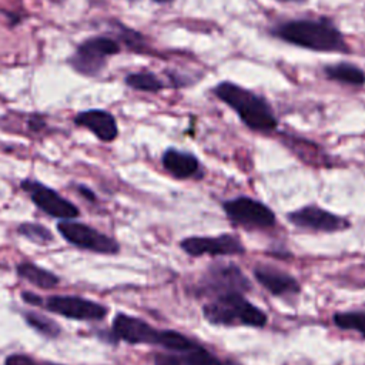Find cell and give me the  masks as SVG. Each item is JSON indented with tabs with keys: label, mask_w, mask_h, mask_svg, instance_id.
Returning <instances> with one entry per match:
<instances>
[{
	"label": "cell",
	"mask_w": 365,
	"mask_h": 365,
	"mask_svg": "<svg viewBox=\"0 0 365 365\" xmlns=\"http://www.w3.org/2000/svg\"><path fill=\"white\" fill-rule=\"evenodd\" d=\"M113 332L117 339L125 341L128 344H151L158 345L160 329L153 328L148 322L127 315L117 314L113 319Z\"/></svg>",
	"instance_id": "obj_12"
},
{
	"label": "cell",
	"mask_w": 365,
	"mask_h": 365,
	"mask_svg": "<svg viewBox=\"0 0 365 365\" xmlns=\"http://www.w3.org/2000/svg\"><path fill=\"white\" fill-rule=\"evenodd\" d=\"M251 289L250 279L244 272L231 262H218L210 265L198 279L194 292L197 297H211L231 294V292H248Z\"/></svg>",
	"instance_id": "obj_4"
},
{
	"label": "cell",
	"mask_w": 365,
	"mask_h": 365,
	"mask_svg": "<svg viewBox=\"0 0 365 365\" xmlns=\"http://www.w3.org/2000/svg\"><path fill=\"white\" fill-rule=\"evenodd\" d=\"M228 220L247 230H265L275 224V215L265 204L251 197H237L222 204Z\"/></svg>",
	"instance_id": "obj_5"
},
{
	"label": "cell",
	"mask_w": 365,
	"mask_h": 365,
	"mask_svg": "<svg viewBox=\"0 0 365 365\" xmlns=\"http://www.w3.org/2000/svg\"><path fill=\"white\" fill-rule=\"evenodd\" d=\"M279 40L312 51L348 53L349 47L342 33L327 20L297 19L278 24L271 30Z\"/></svg>",
	"instance_id": "obj_1"
},
{
	"label": "cell",
	"mask_w": 365,
	"mask_h": 365,
	"mask_svg": "<svg viewBox=\"0 0 365 365\" xmlns=\"http://www.w3.org/2000/svg\"><path fill=\"white\" fill-rule=\"evenodd\" d=\"M24 318L31 328H34L43 335L57 336L60 334V328L57 327V324L44 315H40L37 312H26Z\"/></svg>",
	"instance_id": "obj_23"
},
{
	"label": "cell",
	"mask_w": 365,
	"mask_h": 365,
	"mask_svg": "<svg viewBox=\"0 0 365 365\" xmlns=\"http://www.w3.org/2000/svg\"><path fill=\"white\" fill-rule=\"evenodd\" d=\"M202 315L212 325L262 328L267 324L265 312L252 305L244 294L240 292L211 298V301L204 304Z\"/></svg>",
	"instance_id": "obj_3"
},
{
	"label": "cell",
	"mask_w": 365,
	"mask_h": 365,
	"mask_svg": "<svg viewBox=\"0 0 365 365\" xmlns=\"http://www.w3.org/2000/svg\"><path fill=\"white\" fill-rule=\"evenodd\" d=\"M17 275L43 289L54 288L60 281L58 277L54 275L51 271L44 269L33 262H20L17 265Z\"/></svg>",
	"instance_id": "obj_18"
},
{
	"label": "cell",
	"mask_w": 365,
	"mask_h": 365,
	"mask_svg": "<svg viewBox=\"0 0 365 365\" xmlns=\"http://www.w3.org/2000/svg\"><path fill=\"white\" fill-rule=\"evenodd\" d=\"M21 298L24 299V302L31 304V305H41V304L44 302L38 295H36V294H33V292H23V294H21Z\"/></svg>",
	"instance_id": "obj_25"
},
{
	"label": "cell",
	"mask_w": 365,
	"mask_h": 365,
	"mask_svg": "<svg viewBox=\"0 0 365 365\" xmlns=\"http://www.w3.org/2000/svg\"><path fill=\"white\" fill-rule=\"evenodd\" d=\"M181 250L191 257L201 255H240L245 248L234 234H221L218 237H187L180 242Z\"/></svg>",
	"instance_id": "obj_9"
},
{
	"label": "cell",
	"mask_w": 365,
	"mask_h": 365,
	"mask_svg": "<svg viewBox=\"0 0 365 365\" xmlns=\"http://www.w3.org/2000/svg\"><path fill=\"white\" fill-rule=\"evenodd\" d=\"M214 96L232 108L240 120L254 131L269 133L278 121L269 103L259 94L231 81H221L212 88Z\"/></svg>",
	"instance_id": "obj_2"
},
{
	"label": "cell",
	"mask_w": 365,
	"mask_h": 365,
	"mask_svg": "<svg viewBox=\"0 0 365 365\" xmlns=\"http://www.w3.org/2000/svg\"><path fill=\"white\" fill-rule=\"evenodd\" d=\"M254 277L259 285L277 297L297 295L301 289L299 282L292 275L272 265H257L254 268Z\"/></svg>",
	"instance_id": "obj_13"
},
{
	"label": "cell",
	"mask_w": 365,
	"mask_h": 365,
	"mask_svg": "<svg viewBox=\"0 0 365 365\" xmlns=\"http://www.w3.org/2000/svg\"><path fill=\"white\" fill-rule=\"evenodd\" d=\"M158 345L173 352H184L195 348L198 344L178 331L164 329V331H160Z\"/></svg>",
	"instance_id": "obj_19"
},
{
	"label": "cell",
	"mask_w": 365,
	"mask_h": 365,
	"mask_svg": "<svg viewBox=\"0 0 365 365\" xmlns=\"http://www.w3.org/2000/svg\"><path fill=\"white\" fill-rule=\"evenodd\" d=\"M57 230L64 240L78 248L107 255H114L120 251V245L115 240L83 222L64 220L57 224Z\"/></svg>",
	"instance_id": "obj_6"
},
{
	"label": "cell",
	"mask_w": 365,
	"mask_h": 365,
	"mask_svg": "<svg viewBox=\"0 0 365 365\" xmlns=\"http://www.w3.org/2000/svg\"><path fill=\"white\" fill-rule=\"evenodd\" d=\"M125 84L134 90L147 93H157L161 88H164V83L154 73L150 71H138L128 74L125 77Z\"/></svg>",
	"instance_id": "obj_20"
},
{
	"label": "cell",
	"mask_w": 365,
	"mask_h": 365,
	"mask_svg": "<svg viewBox=\"0 0 365 365\" xmlns=\"http://www.w3.org/2000/svg\"><path fill=\"white\" fill-rule=\"evenodd\" d=\"M278 1H294V3H301V1H305V0H278Z\"/></svg>",
	"instance_id": "obj_28"
},
{
	"label": "cell",
	"mask_w": 365,
	"mask_h": 365,
	"mask_svg": "<svg viewBox=\"0 0 365 365\" xmlns=\"http://www.w3.org/2000/svg\"><path fill=\"white\" fill-rule=\"evenodd\" d=\"M19 234H21L23 237H26L27 240L40 244V245H46L47 242L53 241V234L48 228H46L41 224L37 222H24L19 227Z\"/></svg>",
	"instance_id": "obj_22"
},
{
	"label": "cell",
	"mask_w": 365,
	"mask_h": 365,
	"mask_svg": "<svg viewBox=\"0 0 365 365\" xmlns=\"http://www.w3.org/2000/svg\"><path fill=\"white\" fill-rule=\"evenodd\" d=\"M324 74L336 83L352 86V87H362L365 84V71L351 63H335L328 64L324 67Z\"/></svg>",
	"instance_id": "obj_17"
},
{
	"label": "cell",
	"mask_w": 365,
	"mask_h": 365,
	"mask_svg": "<svg viewBox=\"0 0 365 365\" xmlns=\"http://www.w3.org/2000/svg\"><path fill=\"white\" fill-rule=\"evenodd\" d=\"M287 217L295 227L318 232H336L349 227L348 220L318 205L301 207Z\"/></svg>",
	"instance_id": "obj_11"
},
{
	"label": "cell",
	"mask_w": 365,
	"mask_h": 365,
	"mask_svg": "<svg viewBox=\"0 0 365 365\" xmlns=\"http://www.w3.org/2000/svg\"><path fill=\"white\" fill-rule=\"evenodd\" d=\"M74 123L77 125L88 128L101 141H113L118 134L115 118L104 110L83 111L77 114Z\"/></svg>",
	"instance_id": "obj_14"
},
{
	"label": "cell",
	"mask_w": 365,
	"mask_h": 365,
	"mask_svg": "<svg viewBox=\"0 0 365 365\" xmlns=\"http://www.w3.org/2000/svg\"><path fill=\"white\" fill-rule=\"evenodd\" d=\"M332 319L338 328L356 331L365 338V312H358V311L338 312L334 315Z\"/></svg>",
	"instance_id": "obj_21"
},
{
	"label": "cell",
	"mask_w": 365,
	"mask_h": 365,
	"mask_svg": "<svg viewBox=\"0 0 365 365\" xmlns=\"http://www.w3.org/2000/svg\"><path fill=\"white\" fill-rule=\"evenodd\" d=\"M154 365H224V362L201 345H197L184 352H158L154 355Z\"/></svg>",
	"instance_id": "obj_15"
},
{
	"label": "cell",
	"mask_w": 365,
	"mask_h": 365,
	"mask_svg": "<svg viewBox=\"0 0 365 365\" xmlns=\"http://www.w3.org/2000/svg\"><path fill=\"white\" fill-rule=\"evenodd\" d=\"M21 188L31 195L33 202L41 211L51 217L71 220L78 215V208L50 187H46L37 181L26 180L21 182Z\"/></svg>",
	"instance_id": "obj_10"
},
{
	"label": "cell",
	"mask_w": 365,
	"mask_h": 365,
	"mask_svg": "<svg viewBox=\"0 0 365 365\" xmlns=\"http://www.w3.org/2000/svg\"><path fill=\"white\" fill-rule=\"evenodd\" d=\"M163 165L164 168L175 178L185 180L190 178L200 171L198 158L187 151H181L177 148H168L163 154Z\"/></svg>",
	"instance_id": "obj_16"
},
{
	"label": "cell",
	"mask_w": 365,
	"mask_h": 365,
	"mask_svg": "<svg viewBox=\"0 0 365 365\" xmlns=\"http://www.w3.org/2000/svg\"><path fill=\"white\" fill-rule=\"evenodd\" d=\"M78 191L84 195V197H87L90 201H94L96 200V195H94V192L91 191V190H88V188H86V187H78Z\"/></svg>",
	"instance_id": "obj_26"
},
{
	"label": "cell",
	"mask_w": 365,
	"mask_h": 365,
	"mask_svg": "<svg viewBox=\"0 0 365 365\" xmlns=\"http://www.w3.org/2000/svg\"><path fill=\"white\" fill-rule=\"evenodd\" d=\"M120 51V46L115 40L104 36L93 37L80 44L71 57V66L87 76L97 74L106 63L108 56L117 54Z\"/></svg>",
	"instance_id": "obj_7"
},
{
	"label": "cell",
	"mask_w": 365,
	"mask_h": 365,
	"mask_svg": "<svg viewBox=\"0 0 365 365\" xmlns=\"http://www.w3.org/2000/svg\"><path fill=\"white\" fill-rule=\"evenodd\" d=\"M153 1H155V3H161V4H164V3H171V1H174V0H153Z\"/></svg>",
	"instance_id": "obj_27"
},
{
	"label": "cell",
	"mask_w": 365,
	"mask_h": 365,
	"mask_svg": "<svg viewBox=\"0 0 365 365\" xmlns=\"http://www.w3.org/2000/svg\"><path fill=\"white\" fill-rule=\"evenodd\" d=\"M44 305L48 311L70 319L100 321L107 315L104 305L74 295H53L46 299Z\"/></svg>",
	"instance_id": "obj_8"
},
{
	"label": "cell",
	"mask_w": 365,
	"mask_h": 365,
	"mask_svg": "<svg viewBox=\"0 0 365 365\" xmlns=\"http://www.w3.org/2000/svg\"><path fill=\"white\" fill-rule=\"evenodd\" d=\"M4 365H50V364L38 362L37 359H33L31 356L24 354H13L6 358Z\"/></svg>",
	"instance_id": "obj_24"
}]
</instances>
